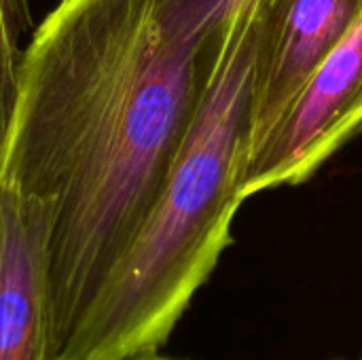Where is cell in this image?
<instances>
[{"label":"cell","mask_w":362,"mask_h":360,"mask_svg":"<svg viewBox=\"0 0 362 360\" xmlns=\"http://www.w3.org/2000/svg\"><path fill=\"white\" fill-rule=\"evenodd\" d=\"M238 4L57 0L30 32L0 142V187L51 206L57 352L155 208Z\"/></svg>","instance_id":"1"},{"label":"cell","mask_w":362,"mask_h":360,"mask_svg":"<svg viewBox=\"0 0 362 360\" xmlns=\"http://www.w3.org/2000/svg\"><path fill=\"white\" fill-rule=\"evenodd\" d=\"M257 2L240 0L210 91L155 208L55 360L157 352L229 246L246 199Z\"/></svg>","instance_id":"2"},{"label":"cell","mask_w":362,"mask_h":360,"mask_svg":"<svg viewBox=\"0 0 362 360\" xmlns=\"http://www.w3.org/2000/svg\"><path fill=\"white\" fill-rule=\"evenodd\" d=\"M362 129V19L250 146L244 197L310 180Z\"/></svg>","instance_id":"3"},{"label":"cell","mask_w":362,"mask_h":360,"mask_svg":"<svg viewBox=\"0 0 362 360\" xmlns=\"http://www.w3.org/2000/svg\"><path fill=\"white\" fill-rule=\"evenodd\" d=\"M361 19L362 0L257 2L250 146Z\"/></svg>","instance_id":"4"},{"label":"cell","mask_w":362,"mask_h":360,"mask_svg":"<svg viewBox=\"0 0 362 360\" xmlns=\"http://www.w3.org/2000/svg\"><path fill=\"white\" fill-rule=\"evenodd\" d=\"M53 212L0 187V360H55L49 276Z\"/></svg>","instance_id":"5"},{"label":"cell","mask_w":362,"mask_h":360,"mask_svg":"<svg viewBox=\"0 0 362 360\" xmlns=\"http://www.w3.org/2000/svg\"><path fill=\"white\" fill-rule=\"evenodd\" d=\"M127 360H182V359H172V356H163L159 352H151V354H142V356H134Z\"/></svg>","instance_id":"6"},{"label":"cell","mask_w":362,"mask_h":360,"mask_svg":"<svg viewBox=\"0 0 362 360\" xmlns=\"http://www.w3.org/2000/svg\"><path fill=\"white\" fill-rule=\"evenodd\" d=\"M356 360H362V356H361V359H356Z\"/></svg>","instance_id":"7"}]
</instances>
